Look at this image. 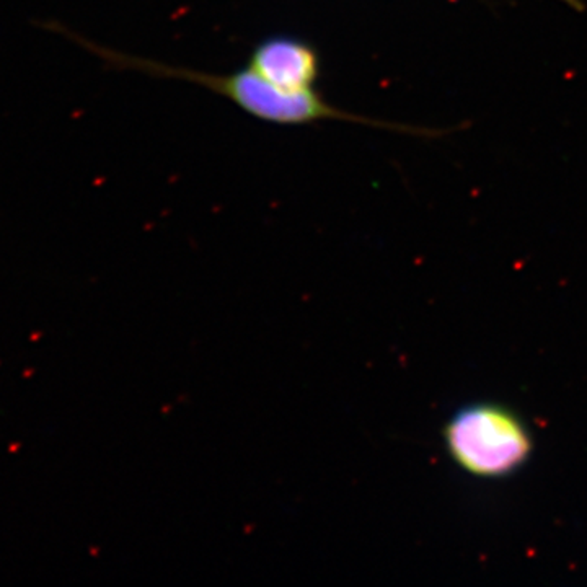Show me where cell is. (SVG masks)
<instances>
[{
	"label": "cell",
	"instance_id": "6da1fadb",
	"mask_svg": "<svg viewBox=\"0 0 587 587\" xmlns=\"http://www.w3.org/2000/svg\"><path fill=\"white\" fill-rule=\"evenodd\" d=\"M97 51L105 59H108L109 62L118 64L119 67H129L134 69V71H142L152 75L173 77V79H183L188 82L199 83L215 93L223 95L230 101H234L237 106L245 109L248 115L263 121H269V123L307 124L323 119H340L378 126V123H375V121L354 116L330 105L317 93V90L299 93L281 90L276 85L264 80L261 75H258L250 67L241 69V71L234 74L215 75L199 71H189V69L171 67L160 62H153V60L149 59L129 57L105 49Z\"/></svg>",
	"mask_w": 587,
	"mask_h": 587
},
{
	"label": "cell",
	"instance_id": "7a4b0ae2",
	"mask_svg": "<svg viewBox=\"0 0 587 587\" xmlns=\"http://www.w3.org/2000/svg\"><path fill=\"white\" fill-rule=\"evenodd\" d=\"M445 442L459 467L486 478L517 470L530 452L522 421L496 404H473L459 411L445 429Z\"/></svg>",
	"mask_w": 587,
	"mask_h": 587
},
{
	"label": "cell",
	"instance_id": "3957f363",
	"mask_svg": "<svg viewBox=\"0 0 587 587\" xmlns=\"http://www.w3.org/2000/svg\"><path fill=\"white\" fill-rule=\"evenodd\" d=\"M248 67L278 88L296 93L315 90L320 72L317 51L290 36L261 41L252 53Z\"/></svg>",
	"mask_w": 587,
	"mask_h": 587
},
{
	"label": "cell",
	"instance_id": "277c9868",
	"mask_svg": "<svg viewBox=\"0 0 587 587\" xmlns=\"http://www.w3.org/2000/svg\"><path fill=\"white\" fill-rule=\"evenodd\" d=\"M565 2H569V4H573V5H576V0H565Z\"/></svg>",
	"mask_w": 587,
	"mask_h": 587
}]
</instances>
